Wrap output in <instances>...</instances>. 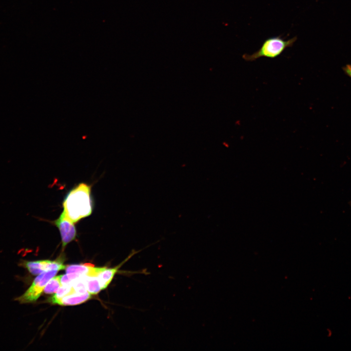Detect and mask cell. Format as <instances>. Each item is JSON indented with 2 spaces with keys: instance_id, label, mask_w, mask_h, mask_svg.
Returning <instances> with one entry per match:
<instances>
[{
  "instance_id": "1",
  "label": "cell",
  "mask_w": 351,
  "mask_h": 351,
  "mask_svg": "<svg viewBox=\"0 0 351 351\" xmlns=\"http://www.w3.org/2000/svg\"><path fill=\"white\" fill-rule=\"evenodd\" d=\"M66 216L74 223L90 216L93 211L91 186L80 183L66 195L62 203Z\"/></svg>"
},
{
  "instance_id": "2",
  "label": "cell",
  "mask_w": 351,
  "mask_h": 351,
  "mask_svg": "<svg viewBox=\"0 0 351 351\" xmlns=\"http://www.w3.org/2000/svg\"><path fill=\"white\" fill-rule=\"evenodd\" d=\"M296 40V37L288 40L280 36L268 38L257 51L252 54H245L242 58L247 61H253L262 57L274 58L281 55L287 48L292 47Z\"/></svg>"
},
{
  "instance_id": "3",
  "label": "cell",
  "mask_w": 351,
  "mask_h": 351,
  "mask_svg": "<svg viewBox=\"0 0 351 351\" xmlns=\"http://www.w3.org/2000/svg\"><path fill=\"white\" fill-rule=\"evenodd\" d=\"M57 270L46 271L39 274L32 285L22 295L16 300L20 304L33 302L40 296L49 281L58 273Z\"/></svg>"
},
{
  "instance_id": "4",
  "label": "cell",
  "mask_w": 351,
  "mask_h": 351,
  "mask_svg": "<svg viewBox=\"0 0 351 351\" xmlns=\"http://www.w3.org/2000/svg\"><path fill=\"white\" fill-rule=\"evenodd\" d=\"M51 223L59 231L63 249L68 243L76 238L77 232L75 223L69 219L62 212L59 216Z\"/></svg>"
},
{
  "instance_id": "5",
  "label": "cell",
  "mask_w": 351,
  "mask_h": 351,
  "mask_svg": "<svg viewBox=\"0 0 351 351\" xmlns=\"http://www.w3.org/2000/svg\"><path fill=\"white\" fill-rule=\"evenodd\" d=\"M141 250L135 251L133 250L132 253L122 262L121 264L115 268L107 269L106 268L102 271L98 276L100 284L101 290L106 289L112 280L114 275L117 272L119 268L126 261L129 260L135 254L140 252Z\"/></svg>"
},
{
  "instance_id": "6",
  "label": "cell",
  "mask_w": 351,
  "mask_h": 351,
  "mask_svg": "<svg viewBox=\"0 0 351 351\" xmlns=\"http://www.w3.org/2000/svg\"><path fill=\"white\" fill-rule=\"evenodd\" d=\"M106 267H94L86 264H75L66 266L65 269L67 273H78L87 276H98Z\"/></svg>"
},
{
  "instance_id": "7",
  "label": "cell",
  "mask_w": 351,
  "mask_h": 351,
  "mask_svg": "<svg viewBox=\"0 0 351 351\" xmlns=\"http://www.w3.org/2000/svg\"><path fill=\"white\" fill-rule=\"evenodd\" d=\"M91 297V294L88 292L78 293H75L67 295L58 300L55 304L62 306L76 305L82 303Z\"/></svg>"
},
{
  "instance_id": "8",
  "label": "cell",
  "mask_w": 351,
  "mask_h": 351,
  "mask_svg": "<svg viewBox=\"0 0 351 351\" xmlns=\"http://www.w3.org/2000/svg\"><path fill=\"white\" fill-rule=\"evenodd\" d=\"M47 260L38 261H23L20 265L25 268L33 275H38L46 271Z\"/></svg>"
},
{
  "instance_id": "9",
  "label": "cell",
  "mask_w": 351,
  "mask_h": 351,
  "mask_svg": "<svg viewBox=\"0 0 351 351\" xmlns=\"http://www.w3.org/2000/svg\"><path fill=\"white\" fill-rule=\"evenodd\" d=\"M75 292L71 283L63 285L56 292V293L49 298L48 301L52 304H56V302L59 299L67 295L75 293Z\"/></svg>"
},
{
  "instance_id": "10",
  "label": "cell",
  "mask_w": 351,
  "mask_h": 351,
  "mask_svg": "<svg viewBox=\"0 0 351 351\" xmlns=\"http://www.w3.org/2000/svg\"><path fill=\"white\" fill-rule=\"evenodd\" d=\"M85 280L87 291L90 294H97L101 290L98 276L85 275Z\"/></svg>"
},
{
  "instance_id": "11",
  "label": "cell",
  "mask_w": 351,
  "mask_h": 351,
  "mask_svg": "<svg viewBox=\"0 0 351 351\" xmlns=\"http://www.w3.org/2000/svg\"><path fill=\"white\" fill-rule=\"evenodd\" d=\"M61 277V275L52 277L45 286L44 292L47 294L56 292L62 285Z\"/></svg>"
},
{
  "instance_id": "12",
  "label": "cell",
  "mask_w": 351,
  "mask_h": 351,
  "mask_svg": "<svg viewBox=\"0 0 351 351\" xmlns=\"http://www.w3.org/2000/svg\"><path fill=\"white\" fill-rule=\"evenodd\" d=\"M83 275L78 273H67L64 275H61V283L62 285L71 283L75 280L78 278Z\"/></svg>"
},
{
  "instance_id": "13",
  "label": "cell",
  "mask_w": 351,
  "mask_h": 351,
  "mask_svg": "<svg viewBox=\"0 0 351 351\" xmlns=\"http://www.w3.org/2000/svg\"><path fill=\"white\" fill-rule=\"evenodd\" d=\"M343 70L346 74L351 78V65L348 64L343 67Z\"/></svg>"
}]
</instances>
